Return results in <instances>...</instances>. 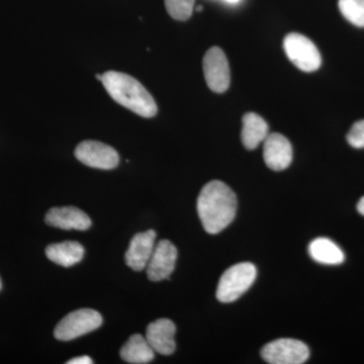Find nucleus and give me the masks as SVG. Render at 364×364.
<instances>
[{"instance_id":"nucleus-1","label":"nucleus","mask_w":364,"mask_h":364,"mask_svg":"<svg viewBox=\"0 0 364 364\" xmlns=\"http://www.w3.org/2000/svg\"><path fill=\"white\" fill-rule=\"evenodd\" d=\"M196 208L203 229L208 234H218L236 217V195L224 182L210 181L200 191Z\"/></svg>"},{"instance_id":"nucleus-2","label":"nucleus","mask_w":364,"mask_h":364,"mask_svg":"<svg viewBox=\"0 0 364 364\" xmlns=\"http://www.w3.org/2000/svg\"><path fill=\"white\" fill-rule=\"evenodd\" d=\"M102 85L112 100L126 109L143 117L157 114L154 98L136 79L122 72L109 71L102 74Z\"/></svg>"},{"instance_id":"nucleus-3","label":"nucleus","mask_w":364,"mask_h":364,"mask_svg":"<svg viewBox=\"0 0 364 364\" xmlns=\"http://www.w3.org/2000/svg\"><path fill=\"white\" fill-rule=\"evenodd\" d=\"M257 277V269L251 262L237 263L223 273L217 287V299L221 303L237 301L250 289Z\"/></svg>"},{"instance_id":"nucleus-4","label":"nucleus","mask_w":364,"mask_h":364,"mask_svg":"<svg viewBox=\"0 0 364 364\" xmlns=\"http://www.w3.org/2000/svg\"><path fill=\"white\" fill-rule=\"evenodd\" d=\"M102 324V317L92 309H79L69 313L55 328V338L60 341H71L98 329Z\"/></svg>"},{"instance_id":"nucleus-5","label":"nucleus","mask_w":364,"mask_h":364,"mask_svg":"<svg viewBox=\"0 0 364 364\" xmlns=\"http://www.w3.org/2000/svg\"><path fill=\"white\" fill-rule=\"evenodd\" d=\"M287 58L304 72H314L320 68L322 57L312 41L301 33H289L284 41Z\"/></svg>"},{"instance_id":"nucleus-6","label":"nucleus","mask_w":364,"mask_h":364,"mask_svg":"<svg viewBox=\"0 0 364 364\" xmlns=\"http://www.w3.org/2000/svg\"><path fill=\"white\" fill-rule=\"evenodd\" d=\"M261 356L270 364H301L310 358V350L299 340L282 338L265 345Z\"/></svg>"},{"instance_id":"nucleus-7","label":"nucleus","mask_w":364,"mask_h":364,"mask_svg":"<svg viewBox=\"0 0 364 364\" xmlns=\"http://www.w3.org/2000/svg\"><path fill=\"white\" fill-rule=\"evenodd\" d=\"M205 81L210 90L225 92L229 88L231 75L224 51L219 47H213L205 53L203 62Z\"/></svg>"},{"instance_id":"nucleus-8","label":"nucleus","mask_w":364,"mask_h":364,"mask_svg":"<svg viewBox=\"0 0 364 364\" xmlns=\"http://www.w3.org/2000/svg\"><path fill=\"white\" fill-rule=\"evenodd\" d=\"M74 154L79 161L92 168L114 169L119 162L117 151L98 141H83L76 147Z\"/></svg>"},{"instance_id":"nucleus-9","label":"nucleus","mask_w":364,"mask_h":364,"mask_svg":"<svg viewBox=\"0 0 364 364\" xmlns=\"http://www.w3.org/2000/svg\"><path fill=\"white\" fill-rule=\"evenodd\" d=\"M177 256L178 252L172 242H158L146 267L149 279L152 282H161L168 279L176 268Z\"/></svg>"},{"instance_id":"nucleus-10","label":"nucleus","mask_w":364,"mask_h":364,"mask_svg":"<svg viewBox=\"0 0 364 364\" xmlns=\"http://www.w3.org/2000/svg\"><path fill=\"white\" fill-rule=\"evenodd\" d=\"M263 144V158L270 169L282 171L291 165L293 147L286 136L279 133L269 134Z\"/></svg>"},{"instance_id":"nucleus-11","label":"nucleus","mask_w":364,"mask_h":364,"mask_svg":"<svg viewBox=\"0 0 364 364\" xmlns=\"http://www.w3.org/2000/svg\"><path fill=\"white\" fill-rule=\"evenodd\" d=\"M176 324L169 318H158L148 325L146 339L153 350L162 355L176 351Z\"/></svg>"},{"instance_id":"nucleus-12","label":"nucleus","mask_w":364,"mask_h":364,"mask_svg":"<svg viewBox=\"0 0 364 364\" xmlns=\"http://www.w3.org/2000/svg\"><path fill=\"white\" fill-rule=\"evenodd\" d=\"M156 233L154 230L136 234L126 252V263L135 272H142L147 267L155 248Z\"/></svg>"},{"instance_id":"nucleus-13","label":"nucleus","mask_w":364,"mask_h":364,"mask_svg":"<svg viewBox=\"0 0 364 364\" xmlns=\"http://www.w3.org/2000/svg\"><path fill=\"white\" fill-rule=\"evenodd\" d=\"M45 221L50 226L67 231H85L91 226V220L88 215L75 207L53 208L46 215Z\"/></svg>"},{"instance_id":"nucleus-14","label":"nucleus","mask_w":364,"mask_h":364,"mask_svg":"<svg viewBox=\"0 0 364 364\" xmlns=\"http://www.w3.org/2000/svg\"><path fill=\"white\" fill-rule=\"evenodd\" d=\"M242 128V143L246 149L254 150L264 142L269 135L268 124L262 117L255 112H248L243 117Z\"/></svg>"},{"instance_id":"nucleus-15","label":"nucleus","mask_w":364,"mask_h":364,"mask_svg":"<svg viewBox=\"0 0 364 364\" xmlns=\"http://www.w3.org/2000/svg\"><path fill=\"white\" fill-rule=\"evenodd\" d=\"M46 255L52 262L64 267L77 264L85 256V248L75 241L51 244L46 248Z\"/></svg>"},{"instance_id":"nucleus-16","label":"nucleus","mask_w":364,"mask_h":364,"mask_svg":"<svg viewBox=\"0 0 364 364\" xmlns=\"http://www.w3.org/2000/svg\"><path fill=\"white\" fill-rule=\"evenodd\" d=\"M309 254L316 262L325 265H339L344 262L345 254L335 242L317 238L309 245Z\"/></svg>"},{"instance_id":"nucleus-17","label":"nucleus","mask_w":364,"mask_h":364,"mask_svg":"<svg viewBox=\"0 0 364 364\" xmlns=\"http://www.w3.org/2000/svg\"><path fill=\"white\" fill-rule=\"evenodd\" d=\"M121 358L126 363L132 364L149 363L154 359L155 351L148 343L146 337L135 334L122 347Z\"/></svg>"},{"instance_id":"nucleus-18","label":"nucleus","mask_w":364,"mask_h":364,"mask_svg":"<svg viewBox=\"0 0 364 364\" xmlns=\"http://www.w3.org/2000/svg\"><path fill=\"white\" fill-rule=\"evenodd\" d=\"M340 13L352 25L364 28V0H339Z\"/></svg>"},{"instance_id":"nucleus-19","label":"nucleus","mask_w":364,"mask_h":364,"mask_svg":"<svg viewBox=\"0 0 364 364\" xmlns=\"http://www.w3.org/2000/svg\"><path fill=\"white\" fill-rule=\"evenodd\" d=\"M196 0H165V6L171 18L177 21H186L195 9Z\"/></svg>"},{"instance_id":"nucleus-20","label":"nucleus","mask_w":364,"mask_h":364,"mask_svg":"<svg viewBox=\"0 0 364 364\" xmlns=\"http://www.w3.org/2000/svg\"><path fill=\"white\" fill-rule=\"evenodd\" d=\"M347 142L351 147L356 148V149L364 148V119L356 122L352 126L348 135H347Z\"/></svg>"},{"instance_id":"nucleus-21","label":"nucleus","mask_w":364,"mask_h":364,"mask_svg":"<svg viewBox=\"0 0 364 364\" xmlns=\"http://www.w3.org/2000/svg\"><path fill=\"white\" fill-rule=\"evenodd\" d=\"M67 364H91L93 363L92 359L90 356H78V358H72L67 361Z\"/></svg>"},{"instance_id":"nucleus-22","label":"nucleus","mask_w":364,"mask_h":364,"mask_svg":"<svg viewBox=\"0 0 364 364\" xmlns=\"http://www.w3.org/2000/svg\"><path fill=\"white\" fill-rule=\"evenodd\" d=\"M358 210L359 214L364 215V196L360 198L358 203Z\"/></svg>"},{"instance_id":"nucleus-23","label":"nucleus","mask_w":364,"mask_h":364,"mask_svg":"<svg viewBox=\"0 0 364 364\" xmlns=\"http://www.w3.org/2000/svg\"><path fill=\"white\" fill-rule=\"evenodd\" d=\"M225 1L228 2V4H236L240 2L241 0H225Z\"/></svg>"},{"instance_id":"nucleus-24","label":"nucleus","mask_w":364,"mask_h":364,"mask_svg":"<svg viewBox=\"0 0 364 364\" xmlns=\"http://www.w3.org/2000/svg\"><path fill=\"white\" fill-rule=\"evenodd\" d=\"M97 78L98 80L102 81V74H97Z\"/></svg>"},{"instance_id":"nucleus-25","label":"nucleus","mask_w":364,"mask_h":364,"mask_svg":"<svg viewBox=\"0 0 364 364\" xmlns=\"http://www.w3.org/2000/svg\"><path fill=\"white\" fill-rule=\"evenodd\" d=\"M202 9H203L202 6H198V9H196V11H202Z\"/></svg>"},{"instance_id":"nucleus-26","label":"nucleus","mask_w":364,"mask_h":364,"mask_svg":"<svg viewBox=\"0 0 364 364\" xmlns=\"http://www.w3.org/2000/svg\"><path fill=\"white\" fill-rule=\"evenodd\" d=\"M1 287H2V284H1V279H0V289H1Z\"/></svg>"}]
</instances>
